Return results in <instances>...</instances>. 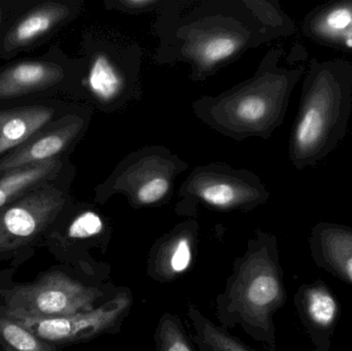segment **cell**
Returning <instances> with one entry per match:
<instances>
[{"mask_svg": "<svg viewBox=\"0 0 352 351\" xmlns=\"http://www.w3.org/2000/svg\"><path fill=\"white\" fill-rule=\"evenodd\" d=\"M302 33L322 47L352 53V0H332L312 8Z\"/></svg>", "mask_w": 352, "mask_h": 351, "instance_id": "obj_11", "label": "cell"}, {"mask_svg": "<svg viewBox=\"0 0 352 351\" xmlns=\"http://www.w3.org/2000/svg\"><path fill=\"white\" fill-rule=\"evenodd\" d=\"M305 313L312 325L329 329L334 325L338 313L336 300L324 286H316L308 288L304 301Z\"/></svg>", "mask_w": 352, "mask_h": 351, "instance_id": "obj_20", "label": "cell"}, {"mask_svg": "<svg viewBox=\"0 0 352 351\" xmlns=\"http://www.w3.org/2000/svg\"><path fill=\"white\" fill-rule=\"evenodd\" d=\"M192 235L188 231H177L163 239L150 259L153 275L167 282L184 273L192 264Z\"/></svg>", "mask_w": 352, "mask_h": 351, "instance_id": "obj_15", "label": "cell"}, {"mask_svg": "<svg viewBox=\"0 0 352 351\" xmlns=\"http://www.w3.org/2000/svg\"><path fill=\"white\" fill-rule=\"evenodd\" d=\"M351 111V62L314 58L289 138L292 164L302 170L326 159L346 135Z\"/></svg>", "mask_w": 352, "mask_h": 351, "instance_id": "obj_1", "label": "cell"}, {"mask_svg": "<svg viewBox=\"0 0 352 351\" xmlns=\"http://www.w3.org/2000/svg\"><path fill=\"white\" fill-rule=\"evenodd\" d=\"M80 10L76 1H43L21 14L0 41V57L12 59L31 51L55 34Z\"/></svg>", "mask_w": 352, "mask_h": 351, "instance_id": "obj_8", "label": "cell"}, {"mask_svg": "<svg viewBox=\"0 0 352 351\" xmlns=\"http://www.w3.org/2000/svg\"><path fill=\"white\" fill-rule=\"evenodd\" d=\"M33 4L22 0H0V41L12 23Z\"/></svg>", "mask_w": 352, "mask_h": 351, "instance_id": "obj_23", "label": "cell"}, {"mask_svg": "<svg viewBox=\"0 0 352 351\" xmlns=\"http://www.w3.org/2000/svg\"><path fill=\"white\" fill-rule=\"evenodd\" d=\"M188 319L194 328L192 341L200 351H254L246 348L237 338L228 333L223 327L213 324L198 309L190 307Z\"/></svg>", "mask_w": 352, "mask_h": 351, "instance_id": "obj_17", "label": "cell"}, {"mask_svg": "<svg viewBox=\"0 0 352 351\" xmlns=\"http://www.w3.org/2000/svg\"><path fill=\"white\" fill-rule=\"evenodd\" d=\"M242 41L239 36L227 33H213L197 43L195 55L204 66H215L236 55Z\"/></svg>", "mask_w": 352, "mask_h": 351, "instance_id": "obj_19", "label": "cell"}, {"mask_svg": "<svg viewBox=\"0 0 352 351\" xmlns=\"http://www.w3.org/2000/svg\"><path fill=\"white\" fill-rule=\"evenodd\" d=\"M74 172L67 158L22 167L0 175V210L45 183Z\"/></svg>", "mask_w": 352, "mask_h": 351, "instance_id": "obj_12", "label": "cell"}, {"mask_svg": "<svg viewBox=\"0 0 352 351\" xmlns=\"http://www.w3.org/2000/svg\"><path fill=\"white\" fill-rule=\"evenodd\" d=\"M200 179L195 183V194L201 201L217 210H230L244 203L254 206L269 197L268 192L261 183L244 188L237 179L228 177L203 175Z\"/></svg>", "mask_w": 352, "mask_h": 351, "instance_id": "obj_13", "label": "cell"}, {"mask_svg": "<svg viewBox=\"0 0 352 351\" xmlns=\"http://www.w3.org/2000/svg\"><path fill=\"white\" fill-rule=\"evenodd\" d=\"M285 301L274 237L261 234L236 261L225 292L217 297V315L225 327L239 325L269 351H276L272 317Z\"/></svg>", "mask_w": 352, "mask_h": 351, "instance_id": "obj_2", "label": "cell"}, {"mask_svg": "<svg viewBox=\"0 0 352 351\" xmlns=\"http://www.w3.org/2000/svg\"><path fill=\"white\" fill-rule=\"evenodd\" d=\"M170 191V181L167 177H156L146 179L136 190L135 199L142 205H153L166 197Z\"/></svg>", "mask_w": 352, "mask_h": 351, "instance_id": "obj_22", "label": "cell"}, {"mask_svg": "<svg viewBox=\"0 0 352 351\" xmlns=\"http://www.w3.org/2000/svg\"><path fill=\"white\" fill-rule=\"evenodd\" d=\"M82 87L95 100L107 104L121 96L125 78L119 66L107 54L98 52L89 58Z\"/></svg>", "mask_w": 352, "mask_h": 351, "instance_id": "obj_16", "label": "cell"}, {"mask_svg": "<svg viewBox=\"0 0 352 351\" xmlns=\"http://www.w3.org/2000/svg\"><path fill=\"white\" fill-rule=\"evenodd\" d=\"M283 49L267 54L256 76L246 84V91L236 93L230 100L228 115L234 124L248 134L268 138L281 125L294 88L306 72V66L292 69L279 67Z\"/></svg>", "mask_w": 352, "mask_h": 351, "instance_id": "obj_3", "label": "cell"}, {"mask_svg": "<svg viewBox=\"0 0 352 351\" xmlns=\"http://www.w3.org/2000/svg\"><path fill=\"white\" fill-rule=\"evenodd\" d=\"M86 126L82 113L74 111L52 122L20 148L0 159V175L22 167L67 158Z\"/></svg>", "mask_w": 352, "mask_h": 351, "instance_id": "obj_9", "label": "cell"}, {"mask_svg": "<svg viewBox=\"0 0 352 351\" xmlns=\"http://www.w3.org/2000/svg\"><path fill=\"white\" fill-rule=\"evenodd\" d=\"M0 351H62L37 337L0 306Z\"/></svg>", "mask_w": 352, "mask_h": 351, "instance_id": "obj_18", "label": "cell"}, {"mask_svg": "<svg viewBox=\"0 0 352 351\" xmlns=\"http://www.w3.org/2000/svg\"><path fill=\"white\" fill-rule=\"evenodd\" d=\"M80 65L58 49L36 59L20 60L0 68V105L22 104L74 92Z\"/></svg>", "mask_w": 352, "mask_h": 351, "instance_id": "obj_6", "label": "cell"}, {"mask_svg": "<svg viewBox=\"0 0 352 351\" xmlns=\"http://www.w3.org/2000/svg\"><path fill=\"white\" fill-rule=\"evenodd\" d=\"M119 3L124 8L135 12V10H144L146 8H153L156 4H159V1L157 0H122Z\"/></svg>", "mask_w": 352, "mask_h": 351, "instance_id": "obj_24", "label": "cell"}, {"mask_svg": "<svg viewBox=\"0 0 352 351\" xmlns=\"http://www.w3.org/2000/svg\"><path fill=\"white\" fill-rule=\"evenodd\" d=\"M74 109L59 99L0 105V159L20 148L52 122Z\"/></svg>", "mask_w": 352, "mask_h": 351, "instance_id": "obj_10", "label": "cell"}, {"mask_svg": "<svg viewBox=\"0 0 352 351\" xmlns=\"http://www.w3.org/2000/svg\"><path fill=\"white\" fill-rule=\"evenodd\" d=\"M131 304L130 294L120 293L89 313L47 319L8 315L22 323L37 337L60 346L87 341L118 329Z\"/></svg>", "mask_w": 352, "mask_h": 351, "instance_id": "obj_7", "label": "cell"}, {"mask_svg": "<svg viewBox=\"0 0 352 351\" xmlns=\"http://www.w3.org/2000/svg\"><path fill=\"white\" fill-rule=\"evenodd\" d=\"M102 293L60 271H50L31 284L1 292L0 306L10 315L47 319L89 313Z\"/></svg>", "mask_w": 352, "mask_h": 351, "instance_id": "obj_5", "label": "cell"}, {"mask_svg": "<svg viewBox=\"0 0 352 351\" xmlns=\"http://www.w3.org/2000/svg\"><path fill=\"white\" fill-rule=\"evenodd\" d=\"M155 341V351H194L179 319L170 313H165L161 317Z\"/></svg>", "mask_w": 352, "mask_h": 351, "instance_id": "obj_21", "label": "cell"}, {"mask_svg": "<svg viewBox=\"0 0 352 351\" xmlns=\"http://www.w3.org/2000/svg\"><path fill=\"white\" fill-rule=\"evenodd\" d=\"M72 177L74 172L45 183L0 210V263L31 253L45 240L74 201L69 195Z\"/></svg>", "mask_w": 352, "mask_h": 351, "instance_id": "obj_4", "label": "cell"}, {"mask_svg": "<svg viewBox=\"0 0 352 351\" xmlns=\"http://www.w3.org/2000/svg\"><path fill=\"white\" fill-rule=\"evenodd\" d=\"M311 242L326 267L352 284V229L320 223L312 231Z\"/></svg>", "mask_w": 352, "mask_h": 351, "instance_id": "obj_14", "label": "cell"}]
</instances>
